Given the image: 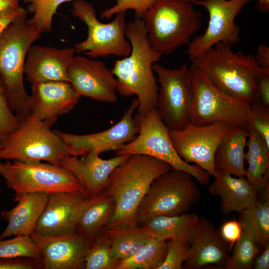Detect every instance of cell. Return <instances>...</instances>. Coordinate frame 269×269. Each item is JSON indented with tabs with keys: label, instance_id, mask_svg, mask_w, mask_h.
Wrapping results in <instances>:
<instances>
[{
	"label": "cell",
	"instance_id": "cell-1",
	"mask_svg": "<svg viewBox=\"0 0 269 269\" xmlns=\"http://www.w3.org/2000/svg\"><path fill=\"white\" fill-rule=\"evenodd\" d=\"M126 36L132 46L130 55L115 61L112 73L121 96L136 95L138 115L157 108L158 86L152 68L161 54L149 45L143 21L135 17L127 23Z\"/></svg>",
	"mask_w": 269,
	"mask_h": 269
},
{
	"label": "cell",
	"instance_id": "cell-2",
	"mask_svg": "<svg viewBox=\"0 0 269 269\" xmlns=\"http://www.w3.org/2000/svg\"><path fill=\"white\" fill-rule=\"evenodd\" d=\"M172 169L167 163L143 154H132L115 167L105 189L115 211L106 227L138 225L137 209L152 182Z\"/></svg>",
	"mask_w": 269,
	"mask_h": 269
},
{
	"label": "cell",
	"instance_id": "cell-3",
	"mask_svg": "<svg viewBox=\"0 0 269 269\" xmlns=\"http://www.w3.org/2000/svg\"><path fill=\"white\" fill-rule=\"evenodd\" d=\"M190 60L226 94L250 103L258 98L257 79L263 69L253 54L235 52L219 42Z\"/></svg>",
	"mask_w": 269,
	"mask_h": 269
},
{
	"label": "cell",
	"instance_id": "cell-4",
	"mask_svg": "<svg viewBox=\"0 0 269 269\" xmlns=\"http://www.w3.org/2000/svg\"><path fill=\"white\" fill-rule=\"evenodd\" d=\"M27 13L16 18L0 35V74L9 106L20 120L31 114L30 98L23 82L26 55L42 33L28 22Z\"/></svg>",
	"mask_w": 269,
	"mask_h": 269
},
{
	"label": "cell",
	"instance_id": "cell-5",
	"mask_svg": "<svg viewBox=\"0 0 269 269\" xmlns=\"http://www.w3.org/2000/svg\"><path fill=\"white\" fill-rule=\"evenodd\" d=\"M188 0H156L140 17L150 47L161 55L188 44L202 25V16Z\"/></svg>",
	"mask_w": 269,
	"mask_h": 269
},
{
	"label": "cell",
	"instance_id": "cell-6",
	"mask_svg": "<svg viewBox=\"0 0 269 269\" xmlns=\"http://www.w3.org/2000/svg\"><path fill=\"white\" fill-rule=\"evenodd\" d=\"M54 123L31 115L20 120L18 129L2 144L0 160L44 161L61 166L62 160L69 154L64 142L50 129Z\"/></svg>",
	"mask_w": 269,
	"mask_h": 269
},
{
	"label": "cell",
	"instance_id": "cell-7",
	"mask_svg": "<svg viewBox=\"0 0 269 269\" xmlns=\"http://www.w3.org/2000/svg\"><path fill=\"white\" fill-rule=\"evenodd\" d=\"M193 178L185 171L172 168L156 178L137 209L138 225L159 216H173L188 213L201 195Z\"/></svg>",
	"mask_w": 269,
	"mask_h": 269
},
{
	"label": "cell",
	"instance_id": "cell-8",
	"mask_svg": "<svg viewBox=\"0 0 269 269\" xmlns=\"http://www.w3.org/2000/svg\"><path fill=\"white\" fill-rule=\"evenodd\" d=\"M134 119L138 126V135L117 151V155L143 154L151 156L167 163L172 169L190 174L201 185L208 184L210 175L207 171L196 164L186 162L177 154L170 137V130L157 109L144 115L136 114Z\"/></svg>",
	"mask_w": 269,
	"mask_h": 269
},
{
	"label": "cell",
	"instance_id": "cell-9",
	"mask_svg": "<svg viewBox=\"0 0 269 269\" xmlns=\"http://www.w3.org/2000/svg\"><path fill=\"white\" fill-rule=\"evenodd\" d=\"M192 100L190 123H228L248 129L250 103L232 97L218 88L200 69L191 64Z\"/></svg>",
	"mask_w": 269,
	"mask_h": 269
},
{
	"label": "cell",
	"instance_id": "cell-10",
	"mask_svg": "<svg viewBox=\"0 0 269 269\" xmlns=\"http://www.w3.org/2000/svg\"><path fill=\"white\" fill-rule=\"evenodd\" d=\"M12 161L0 162V176L7 187L14 191L15 196L36 192L83 194L77 178L62 166L41 161Z\"/></svg>",
	"mask_w": 269,
	"mask_h": 269
},
{
	"label": "cell",
	"instance_id": "cell-11",
	"mask_svg": "<svg viewBox=\"0 0 269 269\" xmlns=\"http://www.w3.org/2000/svg\"><path fill=\"white\" fill-rule=\"evenodd\" d=\"M71 13L88 28L86 40L74 45L76 53L84 52L92 59L110 55L123 57L130 55L132 46L126 36L125 13H117L112 21L103 23L98 20L92 4L85 0H75Z\"/></svg>",
	"mask_w": 269,
	"mask_h": 269
},
{
	"label": "cell",
	"instance_id": "cell-12",
	"mask_svg": "<svg viewBox=\"0 0 269 269\" xmlns=\"http://www.w3.org/2000/svg\"><path fill=\"white\" fill-rule=\"evenodd\" d=\"M152 68L159 84L157 110L170 130H179L190 123L192 100L191 72L187 64L171 69L157 62Z\"/></svg>",
	"mask_w": 269,
	"mask_h": 269
},
{
	"label": "cell",
	"instance_id": "cell-13",
	"mask_svg": "<svg viewBox=\"0 0 269 269\" xmlns=\"http://www.w3.org/2000/svg\"><path fill=\"white\" fill-rule=\"evenodd\" d=\"M235 127L221 121L202 125L189 123L181 130H170L169 134L175 151L183 160L195 163L213 177L216 149Z\"/></svg>",
	"mask_w": 269,
	"mask_h": 269
},
{
	"label": "cell",
	"instance_id": "cell-14",
	"mask_svg": "<svg viewBox=\"0 0 269 269\" xmlns=\"http://www.w3.org/2000/svg\"><path fill=\"white\" fill-rule=\"evenodd\" d=\"M204 7L209 14L204 32L188 44L185 53L191 60L219 42L233 46L240 39L241 29L235 22L236 17L251 0H188Z\"/></svg>",
	"mask_w": 269,
	"mask_h": 269
},
{
	"label": "cell",
	"instance_id": "cell-15",
	"mask_svg": "<svg viewBox=\"0 0 269 269\" xmlns=\"http://www.w3.org/2000/svg\"><path fill=\"white\" fill-rule=\"evenodd\" d=\"M138 106L137 98L132 101L121 120L110 128L98 133L75 134L53 130L65 144L69 155L82 156L121 149L138 134L134 113Z\"/></svg>",
	"mask_w": 269,
	"mask_h": 269
},
{
	"label": "cell",
	"instance_id": "cell-16",
	"mask_svg": "<svg viewBox=\"0 0 269 269\" xmlns=\"http://www.w3.org/2000/svg\"><path fill=\"white\" fill-rule=\"evenodd\" d=\"M67 75L69 83L80 96L105 102L117 101V80L102 61L75 56Z\"/></svg>",
	"mask_w": 269,
	"mask_h": 269
},
{
	"label": "cell",
	"instance_id": "cell-17",
	"mask_svg": "<svg viewBox=\"0 0 269 269\" xmlns=\"http://www.w3.org/2000/svg\"><path fill=\"white\" fill-rule=\"evenodd\" d=\"M89 198L83 194L63 192L49 194L33 234L47 236L75 232Z\"/></svg>",
	"mask_w": 269,
	"mask_h": 269
},
{
	"label": "cell",
	"instance_id": "cell-18",
	"mask_svg": "<svg viewBox=\"0 0 269 269\" xmlns=\"http://www.w3.org/2000/svg\"><path fill=\"white\" fill-rule=\"evenodd\" d=\"M30 237L42 256L43 269H82L89 246L76 232Z\"/></svg>",
	"mask_w": 269,
	"mask_h": 269
},
{
	"label": "cell",
	"instance_id": "cell-19",
	"mask_svg": "<svg viewBox=\"0 0 269 269\" xmlns=\"http://www.w3.org/2000/svg\"><path fill=\"white\" fill-rule=\"evenodd\" d=\"M76 53L74 48L31 45L27 52L24 74L29 82H69L67 71Z\"/></svg>",
	"mask_w": 269,
	"mask_h": 269
},
{
	"label": "cell",
	"instance_id": "cell-20",
	"mask_svg": "<svg viewBox=\"0 0 269 269\" xmlns=\"http://www.w3.org/2000/svg\"><path fill=\"white\" fill-rule=\"evenodd\" d=\"M31 85V115L41 121L55 123L58 116L71 111L81 98L67 82L52 81Z\"/></svg>",
	"mask_w": 269,
	"mask_h": 269
},
{
	"label": "cell",
	"instance_id": "cell-21",
	"mask_svg": "<svg viewBox=\"0 0 269 269\" xmlns=\"http://www.w3.org/2000/svg\"><path fill=\"white\" fill-rule=\"evenodd\" d=\"M227 244L209 219L200 217L190 245V254L183 269H223L229 258Z\"/></svg>",
	"mask_w": 269,
	"mask_h": 269
},
{
	"label": "cell",
	"instance_id": "cell-22",
	"mask_svg": "<svg viewBox=\"0 0 269 269\" xmlns=\"http://www.w3.org/2000/svg\"><path fill=\"white\" fill-rule=\"evenodd\" d=\"M100 154L91 153L82 156L67 155L61 165L70 171L79 181L84 195L90 198L105 189L113 169L129 155H117L104 159Z\"/></svg>",
	"mask_w": 269,
	"mask_h": 269
},
{
	"label": "cell",
	"instance_id": "cell-23",
	"mask_svg": "<svg viewBox=\"0 0 269 269\" xmlns=\"http://www.w3.org/2000/svg\"><path fill=\"white\" fill-rule=\"evenodd\" d=\"M48 194L36 192L15 196L16 205L1 212V216L7 225L0 235L5 239L17 236H30L46 205Z\"/></svg>",
	"mask_w": 269,
	"mask_h": 269
},
{
	"label": "cell",
	"instance_id": "cell-24",
	"mask_svg": "<svg viewBox=\"0 0 269 269\" xmlns=\"http://www.w3.org/2000/svg\"><path fill=\"white\" fill-rule=\"evenodd\" d=\"M215 180L209 186L210 194L221 198L220 209L224 215L239 213L250 207L258 199V191L246 177L215 170Z\"/></svg>",
	"mask_w": 269,
	"mask_h": 269
},
{
	"label": "cell",
	"instance_id": "cell-25",
	"mask_svg": "<svg viewBox=\"0 0 269 269\" xmlns=\"http://www.w3.org/2000/svg\"><path fill=\"white\" fill-rule=\"evenodd\" d=\"M248 131L246 128L235 127L219 144L215 153V170L238 177H245V147Z\"/></svg>",
	"mask_w": 269,
	"mask_h": 269
},
{
	"label": "cell",
	"instance_id": "cell-26",
	"mask_svg": "<svg viewBox=\"0 0 269 269\" xmlns=\"http://www.w3.org/2000/svg\"><path fill=\"white\" fill-rule=\"evenodd\" d=\"M195 213L154 217L141 225L151 238L166 241L179 240L191 245L199 221Z\"/></svg>",
	"mask_w": 269,
	"mask_h": 269
},
{
	"label": "cell",
	"instance_id": "cell-27",
	"mask_svg": "<svg viewBox=\"0 0 269 269\" xmlns=\"http://www.w3.org/2000/svg\"><path fill=\"white\" fill-rule=\"evenodd\" d=\"M113 198L105 189L89 198L77 223L75 232L90 246L97 233L106 227L115 211Z\"/></svg>",
	"mask_w": 269,
	"mask_h": 269
},
{
	"label": "cell",
	"instance_id": "cell-28",
	"mask_svg": "<svg viewBox=\"0 0 269 269\" xmlns=\"http://www.w3.org/2000/svg\"><path fill=\"white\" fill-rule=\"evenodd\" d=\"M248 151L245 160L248 163L246 178L257 191L268 188L269 144L255 131L249 129Z\"/></svg>",
	"mask_w": 269,
	"mask_h": 269
},
{
	"label": "cell",
	"instance_id": "cell-29",
	"mask_svg": "<svg viewBox=\"0 0 269 269\" xmlns=\"http://www.w3.org/2000/svg\"><path fill=\"white\" fill-rule=\"evenodd\" d=\"M106 228L111 239L113 255L119 262L134 255L151 238L140 225Z\"/></svg>",
	"mask_w": 269,
	"mask_h": 269
},
{
	"label": "cell",
	"instance_id": "cell-30",
	"mask_svg": "<svg viewBox=\"0 0 269 269\" xmlns=\"http://www.w3.org/2000/svg\"><path fill=\"white\" fill-rule=\"evenodd\" d=\"M238 222L242 229L249 231L263 249L269 244V200H258L239 213Z\"/></svg>",
	"mask_w": 269,
	"mask_h": 269
},
{
	"label": "cell",
	"instance_id": "cell-31",
	"mask_svg": "<svg viewBox=\"0 0 269 269\" xmlns=\"http://www.w3.org/2000/svg\"><path fill=\"white\" fill-rule=\"evenodd\" d=\"M167 241L150 238L132 256L119 262L117 269H158L167 252Z\"/></svg>",
	"mask_w": 269,
	"mask_h": 269
},
{
	"label": "cell",
	"instance_id": "cell-32",
	"mask_svg": "<svg viewBox=\"0 0 269 269\" xmlns=\"http://www.w3.org/2000/svg\"><path fill=\"white\" fill-rule=\"evenodd\" d=\"M118 263L112 252L111 238L104 227L97 233L89 247L85 269H117Z\"/></svg>",
	"mask_w": 269,
	"mask_h": 269
},
{
	"label": "cell",
	"instance_id": "cell-33",
	"mask_svg": "<svg viewBox=\"0 0 269 269\" xmlns=\"http://www.w3.org/2000/svg\"><path fill=\"white\" fill-rule=\"evenodd\" d=\"M261 248L252 234L242 229L234 252L229 256L224 269H253L254 261L261 253Z\"/></svg>",
	"mask_w": 269,
	"mask_h": 269
},
{
	"label": "cell",
	"instance_id": "cell-34",
	"mask_svg": "<svg viewBox=\"0 0 269 269\" xmlns=\"http://www.w3.org/2000/svg\"><path fill=\"white\" fill-rule=\"evenodd\" d=\"M27 4V11L32 17L28 22L41 33L51 30L53 16L62 3L75 0H23Z\"/></svg>",
	"mask_w": 269,
	"mask_h": 269
},
{
	"label": "cell",
	"instance_id": "cell-35",
	"mask_svg": "<svg viewBox=\"0 0 269 269\" xmlns=\"http://www.w3.org/2000/svg\"><path fill=\"white\" fill-rule=\"evenodd\" d=\"M29 257L41 260L42 256L29 236H17L9 239L0 238V258Z\"/></svg>",
	"mask_w": 269,
	"mask_h": 269
},
{
	"label": "cell",
	"instance_id": "cell-36",
	"mask_svg": "<svg viewBox=\"0 0 269 269\" xmlns=\"http://www.w3.org/2000/svg\"><path fill=\"white\" fill-rule=\"evenodd\" d=\"M19 118L13 114L8 102L0 74V143L2 144L19 127Z\"/></svg>",
	"mask_w": 269,
	"mask_h": 269
},
{
	"label": "cell",
	"instance_id": "cell-37",
	"mask_svg": "<svg viewBox=\"0 0 269 269\" xmlns=\"http://www.w3.org/2000/svg\"><path fill=\"white\" fill-rule=\"evenodd\" d=\"M257 132L269 144V107L259 98L250 103L248 130Z\"/></svg>",
	"mask_w": 269,
	"mask_h": 269
},
{
	"label": "cell",
	"instance_id": "cell-38",
	"mask_svg": "<svg viewBox=\"0 0 269 269\" xmlns=\"http://www.w3.org/2000/svg\"><path fill=\"white\" fill-rule=\"evenodd\" d=\"M167 243L165 259L158 269H183V264L189 256L190 245L179 240H169Z\"/></svg>",
	"mask_w": 269,
	"mask_h": 269
},
{
	"label": "cell",
	"instance_id": "cell-39",
	"mask_svg": "<svg viewBox=\"0 0 269 269\" xmlns=\"http://www.w3.org/2000/svg\"><path fill=\"white\" fill-rule=\"evenodd\" d=\"M156 0H116V4L101 13V17L109 19L118 13H125L128 10L134 11V17L140 18Z\"/></svg>",
	"mask_w": 269,
	"mask_h": 269
},
{
	"label": "cell",
	"instance_id": "cell-40",
	"mask_svg": "<svg viewBox=\"0 0 269 269\" xmlns=\"http://www.w3.org/2000/svg\"><path fill=\"white\" fill-rule=\"evenodd\" d=\"M0 269H43L41 260L29 257L0 258Z\"/></svg>",
	"mask_w": 269,
	"mask_h": 269
},
{
	"label": "cell",
	"instance_id": "cell-41",
	"mask_svg": "<svg viewBox=\"0 0 269 269\" xmlns=\"http://www.w3.org/2000/svg\"><path fill=\"white\" fill-rule=\"evenodd\" d=\"M242 228L238 221L230 220L224 222L219 230L223 240L229 245L230 251L241 235Z\"/></svg>",
	"mask_w": 269,
	"mask_h": 269
},
{
	"label": "cell",
	"instance_id": "cell-42",
	"mask_svg": "<svg viewBox=\"0 0 269 269\" xmlns=\"http://www.w3.org/2000/svg\"><path fill=\"white\" fill-rule=\"evenodd\" d=\"M258 97L265 106L269 107V69H263L257 79Z\"/></svg>",
	"mask_w": 269,
	"mask_h": 269
},
{
	"label": "cell",
	"instance_id": "cell-43",
	"mask_svg": "<svg viewBox=\"0 0 269 269\" xmlns=\"http://www.w3.org/2000/svg\"><path fill=\"white\" fill-rule=\"evenodd\" d=\"M27 11L26 9L21 6L17 9H8L1 11L0 12V35L10 23Z\"/></svg>",
	"mask_w": 269,
	"mask_h": 269
},
{
	"label": "cell",
	"instance_id": "cell-44",
	"mask_svg": "<svg viewBox=\"0 0 269 269\" xmlns=\"http://www.w3.org/2000/svg\"><path fill=\"white\" fill-rule=\"evenodd\" d=\"M253 269H269V244H267L264 247L261 254L260 253L255 259L253 265Z\"/></svg>",
	"mask_w": 269,
	"mask_h": 269
},
{
	"label": "cell",
	"instance_id": "cell-45",
	"mask_svg": "<svg viewBox=\"0 0 269 269\" xmlns=\"http://www.w3.org/2000/svg\"><path fill=\"white\" fill-rule=\"evenodd\" d=\"M260 67L263 69H269V48L267 45L260 44L255 56Z\"/></svg>",
	"mask_w": 269,
	"mask_h": 269
},
{
	"label": "cell",
	"instance_id": "cell-46",
	"mask_svg": "<svg viewBox=\"0 0 269 269\" xmlns=\"http://www.w3.org/2000/svg\"><path fill=\"white\" fill-rule=\"evenodd\" d=\"M21 7L19 0H0V12L8 9H17Z\"/></svg>",
	"mask_w": 269,
	"mask_h": 269
},
{
	"label": "cell",
	"instance_id": "cell-47",
	"mask_svg": "<svg viewBox=\"0 0 269 269\" xmlns=\"http://www.w3.org/2000/svg\"><path fill=\"white\" fill-rule=\"evenodd\" d=\"M256 7L261 13H267L269 11V0H256Z\"/></svg>",
	"mask_w": 269,
	"mask_h": 269
},
{
	"label": "cell",
	"instance_id": "cell-48",
	"mask_svg": "<svg viewBox=\"0 0 269 269\" xmlns=\"http://www.w3.org/2000/svg\"><path fill=\"white\" fill-rule=\"evenodd\" d=\"M1 147H2V144L0 143V150L1 149Z\"/></svg>",
	"mask_w": 269,
	"mask_h": 269
}]
</instances>
